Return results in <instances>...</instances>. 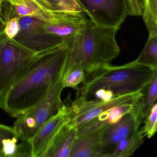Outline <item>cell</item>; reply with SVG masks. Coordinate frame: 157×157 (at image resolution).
<instances>
[{
    "label": "cell",
    "instance_id": "cell-1",
    "mask_svg": "<svg viewBox=\"0 0 157 157\" xmlns=\"http://www.w3.org/2000/svg\"><path fill=\"white\" fill-rule=\"evenodd\" d=\"M68 58L67 44L36 55L10 89L2 109L17 118L34 106L64 75Z\"/></svg>",
    "mask_w": 157,
    "mask_h": 157
},
{
    "label": "cell",
    "instance_id": "cell-2",
    "mask_svg": "<svg viewBox=\"0 0 157 157\" xmlns=\"http://www.w3.org/2000/svg\"><path fill=\"white\" fill-rule=\"evenodd\" d=\"M117 31L98 25L87 19L81 28L67 42L68 58L65 72L74 68L88 72L111 63L120 52L115 39Z\"/></svg>",
    "mask_w": 157,
    "mask_h": 157
},
{
    "label": "cell",
    "instance_id": "cell-3",
    "mask_svg": "<svg viewBox=\"0 0 157 157\" xmlns=\"http://www.w3.org/2000/svg\"><path fill=\"white\" fill-rule=\"evenodd\" d=\"M85 78L77 94L89 98L100 90L112 91L114 97L143 91L157 75V69L138 63L136 60L121 66L101 65L85 72Z\"/></svg>",
    "mask_w": 157,
    "mask_h": 157
},
{
    "label": "cell",
    "instance_id": "cell-4",
    "mask_svg": "<svg viewBox=\"0 0 157 157\" xmlns=\"http://www.w3.org/2000/svg\"><path fill=\"white\" fill-rule=\"evenodd\" d=\"M35 53L8 37L0 20V107L12 86L25 70Z\"/></svg>",
    "mask_w": 157,
    "mask_h": 157
},
{
    "label": "cell",
    "instance_id": "cell-5",
    "mask_svg": "<svg viewBox=\"0 0 157 157\" xmlns=\"http://www.w3.org/2000/svg\"><path fill=\"white\" fill-rule=\"evenodd\" d=\"M63 76L59 78L41 101L17 117L13 128L19 139L22 141L30 140L62 107L63 102L61 101V94L64 89Z\"/></svg>",
    "mask_w": 157,
    "mask_h": 157
},
{
    "label": "cell",
    "instance_id": "cell-6",
    "mask_svg": "<svg viewBox=\"0 0 157 157\" xmlns=\"http://www.w3.org/2000/svg\"><path fill=\"white\" fill-rule=\"evenodd\" d=\"M143 95V91L132 93L113 97L108 101L101 99L90 100L78 94L75 100L72 101L69 95L67 99L69 117L68 124L71 128L76 129L82 124L115 106L125 104H136Z\"/></svg>",
    "mask_w": 157,
    "mask_h": 157
},
{
    "label": "cell",
    "instance_id": "cell-7",
    "mask_svg": "<svg viewBox=\"0 0 157 157\" xmlns=\"http://www.w3.org/2000/svg\"><path fill=\"white\" fill-rule=\"evenodd\" d=\"M20 28L13 40L36 54L55 49L67 44V41L46 31V21L30 16L19 17Z\"/></svg>",
    "mask_w": 157,
    "mask_h": 157
},
{
    "label": "cell",
    "instance_id": "cell-8",
    "mask_svg": "<svg viewBox=\"0 0 157 157\" xmlns=\"http://www.w3.org/2000/svg\"><path fill=\"white\" fill-rule=\"evenodd\" d=\"M90 20L118 30L128 15L127 0H76Z\"/></svg>",
    "mask_w": 157,
    "mask_h": 157
},
{
    "label": "cell",
    "instance_id": "cell-9",
    "mask_svg": "<svg viewBox=\"0 0 157 157\" xmlns=\"http://www.w3.org/2000/svg\"><path fill=\"white\" fill-rule=\"evenodd\" d=\"M136 104L119 122L107 127L101 140L100 157H111L112 152L120 141L139 129L143 120L138 112Z\"/></svg>",
    "mask_w": 157,
    "mask_h": 157
},
{
    "label": "cell",
    "instance_id": "cell-10",
    "mask_svg": "<svg viewBox=\"0 0 157 157\" xmlns=\"http://www.w3.org/2000/svg\"><path fill=\"white\" fill-rule=\"evenodd\" d=\"M67 101L57 113L51 117L29 140L32 157H44L49 144L60 128L68 122Z\"/></svg>",
    "mask_w": 157,
    "mask_h": 157
},
{
    "label": "cell",
    "instance_id": "cell-11",
    "mask_svg": "<svg viewBox=\"0 0 157 157\" xmlns=\"http://www.w3.org/2000/svg\"><path fill=\"white\" fill-rule=\"evenodd\" d=\"M83 13L55 12L54 18L44 23L47 31L67 42L82 27L87 18Z\"/></svg>",
    "mask_w": 157,
    "mask_h": 157
},
{
    "label": "cell",
    "instance_id": "cell-12",
    "mask_svg": "<svg viewBox=\"0 0 157 157\" xmlns=\"http://www.w3.org/2000/svg\"><path fill=\"white\" fill-rule=\"evenodd\" d=\"M107 126L77 138L73 143L69 157H100L101 140Z\"/></svg>",
    "mask_w": 157,
    "mask_h": 157
},
{
    "label": "cell",
    "instance_id": "cell-13",
    "mask_svg": "<svg viewBox=\"0 0 157 157\" xmlns=\"http://www.w3.org/2000/svg\"><path fill=\"white\" fill-rule=\"evenodd\" d=\"M19 17L30 16L46 22L51 21L55 12L47 9L42 0H5Z\"/></svg>",
    "mask_w": 157,
    "mask_h": 157
},
{
    "label": "cell",
    "instance_id": "cell-14",
    "mask_svg": "<svg viewBox=\"0 0 157 157\" xmlns=\"http://www.w3.org/2000/svg\"><path fill=\"white\" fill-rule=\"evenodd\" d=\"M77 138L76 129L71 128L67 123L55 136L44 157H69Z\"/></svg>",
    "mask_w": 157,
    "mask_h": 157
},
{
    "label": "cell",
    "instance_id": "cell-15",
    "mask_svg": "<svg viewBox=\"0 0 157 157\" xmlns=\"http://www.w3.org/2000/svg\"><path fill=\"white\" fill-rule=\"evenodd\" d=\"M145 137L146 136L142 129H137L116 146L111 154V157L131 156L143 144Z\"/></svg>",
    "mask_w": 157,
    "mask_h": 157
},
{
    "label": "cell",
    "instance_id": "cell-16",
    "mask_svg": "<svg viewBox=\"0 0 157 157\" xmlns=\"http://www.w3.org/2000/svg\"><path fill=\"white\" fill-rule=\"evenodd\" d=\"M19 139L16 136L4 139L2 140V157H32V149L29 141H22L17 144Z\"/></svg>",
    "mask_w": 157,
    "mask_h": 157
},
{
    "label": "cell",
    "instance_id": "cell-17",
    "mask_svg": "<svg viewBox=\"0 0 157 157\" xmlns=\"http://www.w3.org/2000/svg\"><path fill=\"white\" fill-rule=\"evenodd\" d=\"M143 95L136 104L138 112L143 119L149 114L157 98V75L143 91Z\"/></svg>",
    "mask_w": 157,
    "mask_h": 157
},
{
    "label": "cell",
    "instance_id": "cell-18",
    "mask_svg": "<svg viewBox=\"0 0 157 157\" xmlns=\"http://www.w3.org/2000/svg\"><path fill=\"white\" fill-rule=\"evenodd\" d=\"M136 60L140 64L157 69V35L149 36L143 50Z\"/></svg>",
    "mask_w": 157,
    "mask_h": 157
},
{
    "label": "cell",
    "instance_id": "cell-19",
    "mask_svg": "<svg viewBox=\"0 0 157 157\" xmlns=\"http://www.w3.org/2000/svg\"><path fill=\"white\" fill-rule=\"evenodd\" d=\"M141 16L149 36L157 35V0H145Z\"/></svg>",
    "mask_w": 157,
    "mask_h": 157
},
{
    "label": "cell",
    "instance_id": "cell-20",
    "mask_svg": "<svg viewBox=\"0 0 157 157\" xmlns=\"http://www.w3.org/2000/svg\"><path fill=\"white\" fill-rule=\"evenodd\" d=\"M85 76L84 70L80 68H74L64 72L62 79L63 87L77 90L79 84L84 80Z\"/></svg>",
    "mask_w": 157,
    "mask_h": 157
},
{
    "label": "cell",
    "instance_id": "cell-21",
    "mask_svg": "<svg viewBox=\"0 0 157 157\" xmlns=\"http://www.w3.org/2000/svg\"><path fill=\"white\" fill-rule=\"evenodd\" d=\"M157 104L155 103L149 114L145 117L144 125L142 130L146 137L150 139L157 131Z\"/></svg>",
    "mask_w": 157,
    "mask_h": 157
},
{
    "label": "cell",
    "instance_id": "cell-22",
    "mask_svg": "<svg viewBox=\"0 0 157 157\" xmlns=\"http://www.w3.org/2000/svg\"><path fill=\"white\" fill-rule=\"evenodd\" d=\"M4 25L5 34L10 39H13L20 30V19L17 16H13L8 20L0 18Z\"/></svg>",
    "mask_w": 157,
    "mask_h": 157
},
{
    "label": "cell",
    "instance_id": "cell-23",
    "mask_svg": "<svg viewBox=\"0 0 157 157\" xmlns=\"http://www.w3.org/2000/svg\"><path fill=\"white\" fill-rule=\"evenodd\" d=\"M66 11L72 13H82L83 10L76 0H58Z\"/></svg>",
    "mask_w": 157,
    "mask_h": 157
},
{
    "label": "cell",
    "instance_id": "cell-24",
    "mask_svg": "<svg viewBox=\"0 0 157 157\" xmlns=\"http://www.w3.org/2000/svg\"><path fill=\"white\" fill-rule=\"evenodd\" d=\"M15 136H17L13 127L0 124V157H2L1 151L2 147V140L4 139Z\"/></svg>",
    "mask_w": 157,
    "mask_h": 157
},
{
    "label": "cell",
    "instance_id": "cell-25",
    "mask_svg": "<svg viewBox=\"0 0 157 157\" xmlns=\"http://www.w3.org/2000/svg\"><path fill=\"white\" fill-rule=\"evenodd\" d=\"M47 10L51 12L66 11L58 0H42ZM67 12V11H66Z\"/></svg>",
    "mask_w": 157,
    "mask_h": 157
},
{
    "label": "cell",
    "instance_id": "cell-26",
    "mask_svg": "<svg viewBox=\"0 0 157 157\" xmlns=\"http://www.w3.org/2000/svg\"><path fill=\"white\" fill-rule=\"evenodd\" d=\"M114 97V94L112 91L105 90V92L101 100L104 101H108Z\"/></svg>",
    "mask_w": 157,
    "mask_h": 157
},
{
    "label": "cell",
    "instance_id": "cell-27",
    "mask_svg": "<svg viewBox=\"0 0 157 157\" xmlns=\"http://www.w3.org/2000/svg\"><path fill=\"white\" fill-rule=\"evenodd\" d=\"M136 1L137 3L140 13L142 15V13H143V9H144L145 0H136Z\"/></svg>",
    "mask_w": 157,
    "mask_h": 157
},
{
    "label": "cell",
    "instance_id": "cell-28",
    "mask_svg": "<svg viewBox=\"0 0 157 157\" xmlns=\"http://www.w3.org/2000/svg\"><path fill=\"white\" fill-rule=\"evenodd\" d=\"M2 1H3V0H0V7H1V5Z\"/></svg>",
    "mask_w": 157,
    "mask_h": 157
}]
</instances>
